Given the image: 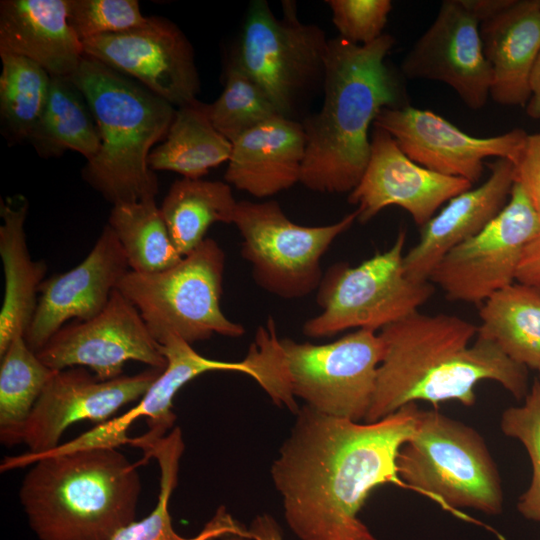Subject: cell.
Wrapping results in <instances>:
<instances>
[{
  "mask_svg": "<svg viewBox=\"0 0 540 540\" xmlns=\"http://www.w3.org/2000/svg\"><path fill=\"white\" fill-rule=\"evenodd\" d=\"M419 408L409 403L372 423L304 405L271 466L285 520L300 540H377L358 514L373 489L402 484L396 461L413 435Z\"/></svg>",
  "mask_w": 540,
  "mask_h": 540,
  "instance_id": "6da1fadb",
  "label": "cell"
},
{
  "mask_svg": "<svg viewBox=\"0 0 540 540\" xmlns=\"http://www.w3.org/2000/svg\"><path fill=\"white\" fill-rule=\"evenodd\" d=\"M477 332V326L458 316L418 311L382 328L383 355L364 422L379 421L416 401L434 406L458 401L471 407L475 386L485 380L525 399L527 368L479 335L469 345Z\"/></svg>",
  "mask_w": 540,
  "mask_h": 540,
  "instance_id": "7a4b0ae2",
  "label": "cell"
},
{
  "mask_svg": "<svg viewBox=\"0 0 540 540\" xmlns=\"http://www.w3.org/2000/svg\"><path fill=\"white\" fill-rule=\"evenodd\" d=\"M390 34L368 45L337 36L328 41L320 109L301 121L306 151L300 183L319 193H350L370 156L369 128L384 108L408 105L397 75L386 64Z\"/></svg>",
  "mask_w": 540,
  "mask_h": 540,
  "instance_id": "3957f363",
  "label": "cell"
},
{
  "mask_svg": "<svg viewBox=\"0 0 540 540\" xmlns=\"http://www.w3.org/2000/svg\"><path fill=\"white\" fill-rule=\"evenodd\" d=\"M33 464L19 499L39 540H112L136 520L141 479L117 448L6 457L1 471Z\"/></svg>",
  "mask_w": 540,
  "mask_h": 540,
  "instance_id": "277c9868",
  "label": "cell"
},
{
  "mask_svg": "<svg viewBox=\"0 0 540 540\" xmlns=\"http://www.w3.org/2000/svg\"><path fill=\"white\" fill-rule=\"evenodd\" d=\"M382 355L375 331L358 329L316 345L278 337L269 317L258 327L245 357L254 380L276 404L297 414L298 397L320 413L360 422L372 404Z\"/></svg>",
  "mask_w": 540,
  "mask_h": 540,
  "instance_id": "5b68a950",
  "label": "cell"
},
{
  "mask_svg": "<svg viewBox=\"0 0 540 540\" xmlns=\"http://www.w3.org/2000/svg\"><path fill=\"white\" fill-rule=\"evenodd\" d=\"M96 121L100 147L82 176L113 205L155 199L159 186L148 157L176 114L172 104L131 78L84 56L71 77Z\"/></svg>",
  "mask_w": 540,
  "mask_h": 540,
  "instance_id": "8992f818",
  "label": "cell"
},
{
  "mask_svg": "<svg viewBox=\"0 0 540 540\" xmlns=\"http://www.w3.org/2000/svg\"><path fill=\"white\" fill-rule=\"evenodd\" d=\"M396 467L402 483L447 507L502 512L501 479L484 439L436 410L419 409L415 431L400 448Z\"/></svg>",
  "mask_w": 540,
  "mask_h": 540,
  "instance_id": "52a82bcc",
  "label": "cell"
},
{
  "mask_svg": "<svg viewBox=\"0 0 540 540\" xmlns=\"http://www.w3.org/2000/svg\"><path fill=\"white\" fill-rule=\"evenodd\" d=\"M224 268V251L215 240L206 238L166 270H129L117 290L137 308L160 345L172 336L191 345L215 334L236 338L245 329L221 309Z\"/></svg>",
  "mask_w": 540,
  "mask_h": 540,
  "instance_id": "ba28073f",
  "label": "cell"
},
{
  "mask_svg": "<svg viewBox=\"0 0 540 540\" xmlns=\"http://www.w3.org/2000/svg\"><path fill=\"white\" fill-rule=\"evenodd\" d=\"M283 9L277 18L266 1H252L231 60L281 116L297 120L307 100L322 91L329 39L319 26L299 21L293 2Z\"/></svg>",
  "mask_w": 540,
  "mask_h": 540,
  "instance_id": "9c48e42d",
  "label": "cell"
},
{
  "mask_svg": "<svg viewBox=\"0 0 540 540\" xmlns=\"http://www.w3.org/2000/svg\"><path fill=\"white\" fill-rule=\"evenodd\" d=\"M405 242L406 230L402 229L388 250L357 266H331L317 289L321 311L304 323V335L323 338L352 328L381 330L416 312L432 296L434 287L405 274Z\"/></svg>",
  "mask_w": 540,
  "mask_h": 540,
  "instance_id": "30bf717a",
  "label": "cell"
},
{
  "mask_svg": "<svg viewBox=\"0 0 540 540\" xmlns=\"http://www.w3.org/2000/svg\"><path fill=\"white\" fill-rule=\"evenodd\" d=\"M355 221L354 211L332 224L303 226L291 221L274 200H242L233 224L241 234V255L251 265L255 282L271 294L297 299L317 291L323 255Z\"/></svg>",
  "mask_w": 540,
  "mask_h": 540,
  "instance_id": "8fae6325",
  "label": "cell"
},
{
  "mask_svg": "<svg viewBox=\"0 0 540 540\" xmlns=\"http://www.w3.org/2000/svg\"><path fill=\"white\" fill-rule=\"evenodd\" d=\"M540 234V220L514 183L510 199L478 234L449 251L430 275L452 301L479 304L510 285L526 245Z\"/></svg>",
  "mask_w": 540,
  "mask_h": 540,
  "instance_id": "7c38bea8",
  "label": "cell"
},
{
  "mask_svg": "<svg viewBox=\"0 0 540 540\" xmlns=\"http://www.w3.org/2000/svg\"><path fill=\"white\" fill-rule=\"evenodd\" d=\"M84 54L134 78L174 107L196 101L200 79L193 47L181 29L163 17L125 32L82 41Z\"/></svg>",
  "mask_w": 540,
  "mask_h": 540,
  "instance_id": "4fadbf2b",
  "label": "cell"
},
{
  "mask_svg": "<svg viewBox=\"0 0 540 540\" xmlns=\"http://www.w3.org/2000/svg\"><path fill=\"white\" fill-rule=\"evenodd\" d=\"M36 353L52 370L85 367L101 380L121 376L131 360L156 369L167 365L139 311L117 289L101 313L66 324Z\"/></svg>",
  "mask_w": 540,
  "mask_h": 540,
  "instance_id": "5bb4252c",
  "label": "cell"
},
{
  "mask_svg": "<svg viewBox=\"0 0 540 540\" xmlns=\"http://www.w3.org/2000/svg\"><path fill=\"white\" fill-rule=\"evenodd\" d=\"M373 125L389 133L415 163L472 184L481 178L488 157L515 164L528 137L519 128L497 136L475 137L432 111L409 105L382 109Z\"/></svg>",
  "mask_w": 540,
  "mask_h": 540,
  "instance_id": "9a60e30c",
  "label": "cell"
},
{
  "mask_svg": "<svg viewBox=\"0 0 540 540\" xmlns=\"http://www.w3.org/2000/svg\"><path fill=\"white\" fill-rule=\"evenodd\" d=\"M164 369L101 380L85 367L56 371L33 407L22 431L29 455L60 445L65 430L80 421L102 424L123 406L139 401Z\"/></svg>",
  "mask_w": 540,
  "mask_h": 540,
  "instance_id": "2e32d148",
  "label": "cell"
},
{
  "mask_svg": "<svg viewBox=\"0 0 540 540\" xmlns=\"http://www.w3.org/2000/svg\"><path fill=\"white\" fill-rule=\"evenodd\" d=\"M479 25L464 0L443 1L432 24L404 57L402 73L409 79L443 82L468 108H483L490 96L492 72Z\"/></svg>",
  "mask_w": 540,
  "mask_h": 540,
  "instance_id": "e0dca14e",
  "label": "cell"
},
{
  "mask_svg": "<svg viewBox=\"0 0 540 540\" xmlns=\"http://www.w3.org/2000/svg\"><path fill=\"white\" fill-rule=\"evenodd\" d=\"M161 346L167 359L165 369L149 387L138 404L123 415L98 424L77 438L51 451L65 452L90 447H114L130 443L139 446L159 440L172 430L176 419L173 399L194 378L211 371L241 372L253 378L250 363L206 358L179 337H169Z\"/></svg>",
  "mask_w": 540,
  "mask_h": 540,
  "instance_id": "ac0fdd59",
  "label": "cell"
},
{
  "mask_svg": "<svg viewBox=\"0 0 540 540\" xmlns=\"http://www.w3.org/2000/svg\"><path fill=\"white\" fill-rule=\"evenodd\" d=\"M370 141L365 171L348 195L361 223L388 206H398L417 225L424 226L442 204L472 188L466 179L442 175L415 163L380 127L374 126Z\"/></svg>",
  "mask_w": 540,
  "mask_h": 540,
  "instance_id": "d6986e66",
  "label": "cell"
},
{
  "mask_svg": "<svg viewBox=\"0 0 540 540\" xmlns=\"http://www.w3.org/2000/svg\"><path fill=\"white\" fill-rule=\"evenodd\" d=\"M129 270L117 237L106 225L79 265L45 279L40 286L37 307L24 335L30 349L38 352L70 321H86L101 313Z\"/></svg>",
  "mask_w": 540,
  "mask_h": 540,
  "instance_id": "ffe728a7",
  "label": "cell"
},
{
  "mask_svg": "<svg viewBox=\"0 0 540 540\" xmlns=\"http://www.w3.org/2000/svg\"><path fill=\"white\" fill-rule=\"evenodd\" d=\"M488 179L453 197L422 226L418 243L404 255L411 280L429 281L435 267L453 248L478 234L505 207L515 183V166L499 158L490 164Z\"/></svg>",
  "mask_w": 540,
  "mask_h": 540,
  "instance_id": "44dd1931",
  "label": "cell"
},
{
  "mask_svg": "<svg viewBox=\"0 0 540 540\" xmlns=\"http://www.w3.org/2000/svg\"><path fill=\"white\" fill-rule=\"evenodd\" d=\"M305 151L302 123L275 116L232 142L225 181L257 198L273 196L300 182Z\"/></svg>",
  "mask_w": 540,
  "mask_h": 540,
  "instance_id": "7402d4cb",
  "label": "cell"
},
{
  "mask_svg": "<svg viewBox=\"0 0 540 540\" xmlns=\"http://www.w3.org/2000/svg\"><path fill=\"white\" fill-rule=\"evenodd\" d=\"M479 29L492 72L490 97L501 105L526 106L540 54V0H507Z\"/></svg>",
  "mask_w": 540,
  "mask_h": 540,
  "instance_id": "603a6c76",
  "label": "cell"
},
{
  "mask_svg": "<svg viewBox=\"0 0 540 540\" xmlns=\"http://www.w3.org/2000/svg\"><path fill=\"white\" fill-rule=\"evenodd\" d=\"M0 53L26 57L52 77L71 78L85 54L69 22V0L1 1Z\"/></svg>",
  "mask_w": 540,
  "mask_h": 540,
  "instance_id": "cb8c5ba5",
  "label": "cell"
},
{
  "mask_svg": "<svg viewBox=\"0 0 540 540\" xmlns=\"http://www.w3.org/2000/svg\"><path fill=\"white\" fill-rule=\"evenodd\" d=\"M28 203L19 198L1 201L0 256L4 271V298L0 313V356L12 340L24 336L35 313L46 263L32 259L24 224Z\"/></svg>",
  "mask_w": 540,
  "mask_h": 540,
  "instance_id": "d4e9b609",
  "label": "cell"
},
{
  "mask_svg": "<svg viewBox=\"0 0 540 540\" xmlns=\"http://www.w3.org/2000/svg\"><path fill=\"white\" fill-rule=\"evenodd\" d=\"M145 460L155 458L160 467V490L155 508L143 519L122 528L112 540H241L251 533L224 508L219 509L204 528L192 538L179 535L169 514V500L177 485L180 459L184 451L182 432L174 427L165 437L140 445Z\"/></svg>",
  "mask_w": 540,
  "mask_h": 540,
  "instance_id": "484cf974",
  "label": "cell"
},
{
  "mask_svg": "<svg viewBox=\"0 0 540 540\" xmlns=\"http://www.w3.org/2000/svg\"><path fill=\"white\" fill-rule=\"evenodd\" d=\"M232 143L212 124L208 104L196 101L176 109L165 139L148 157L155 171H171L183 178L201 179L210 169L228 162Z\"/></svg>",
  "mask_w": 540,
  "mask_h": 540,
  "instance_id": "4316f807",
  "label": "cell"
},
{
  "mask_svg": "<svg viewBox=\"0 0 540 540\" xmlns=\"http://www.w3.org/2000/svg\"><path fill=\"white\" fill-rule=\"evenodd\" d=\"M477 335L494 342L509 358L540 366V288L510 284L484 301Z\"/></svg>",
  "mask_w": 540,
  "mask_h": 540,
  "instance_id": "83f0119b",
  "label": "cell"
},
{
  "mask_svg": "<svg viewBox=\"0 0 540 540\" xmlns=\"http://www.w3.org/2000/svg\"><path fill=\"white\" fill-rule=\"evenodd\" d=\"M237 203L227 182L182 178L171 185L160 210L184 257L206 239L212 224H233Z\"/></svg>",
  "mask_w": 540,
  "mask_h": 540,
  "instance_id": "f1b7e54d",
  "label": "cell"
},
{
  "mask_svg": "<svg viewBox=\"0 0 540 540\" xmlns=\"http://www.w3.org/2000/svg\"><path fill=\"white\" fill-rule=\"evenodd\" d=\"M45 155L65 150L78 152L91 160L100 147L96 121L81 91L71 78L52 77L43 116L30 140Z\"/></svg>",
  "mask_w": 540,
  "mask_h": 540,
  "instance_id": "f546056e",
  "label": "cell"
},
{
  "mask_svg": "<svg viewBox=\"0 0 540 540\" xmlns=\"http://www.w3.org/2000/svg\"><path fill=\"white\" fill-rule=\"evenodd\" d=\"M107 225L117 237L130 271L156 273L183 258L155 199L113 205Z\"/></svg>",
  "mask_w": 540,
  "mask_h": 540,
  "instance_id": "4dcf8cb0",
  "label": "cell"
},
{
  "mask_svg": "<svg viewBox=\"0 0 540 540\" xmlns=\"http://www.w3.org/2000/svg\"><path fill=\"white\" fill-rule=\"evenodd\" d=\"M56 371L30 349L24 336L15 337L1 356L0 440L6 446L22 442V431L48 381Z\"/></svg>",
  "mask_w": 540,
  "mask_h": 540,
  "instance_id": "1f68e13d",
  "label": "cell"
},
{
  "mask_svg": "<svg viewBox=\"0 0 540 540\" xmlns=\"http://www.w3.org/2000/svg\"><path fill=\"white\" fill-rule=\"evenodd\" d=\"M0 116L14 140H30L50 94L52 76L32 60L0 53Z\"/></svg>",
  "mask_w": 540,
  "mask_h": 540,
  "instance_id": "d6a6232c",
  "label": "cell"
},
{
  "mask_svg": "<svg viewBox=\"0 0 540 540\" xmlns=\"http://www.w3.org/2000/svg\"><path fill=\"white\" fill-rule=\"evenodd\" d=\"M214 127L231 143L248 130L280 115L265 92L235 62L229 63L224 89L208 105Z\"/></svg>",
  "mask_w": 540,
  "mask_h": 540,
  "instance_id": "836d02e7",
  "label": "cell"
},
{
  "mask_svg": "<svg viewBox=\"0 0 540 540\" xmlns=\"http://www.w3.org/2000/svg\"><path fill=\"white\" fill-rule=\"evenodd\" d=\"M502 432L518 440L532 466L528 489L520 496L517 509L526 519L540 522V380L532 384L521 406L506 409L500 422Z\"/></svg>",
  "mask_w": 540,
  "mask_h": 540,
  "instance_id": "e575fe53",
  "label": "cell"
},
{
  "mask_svg": "<svg viewBox=\"0 0 540 540\" xmlns=\"http://www.w3.org/2000/svg\"><path fill=\"white\" fill-rule=\"evenodd\" d=\"M137 0H69V22L81 41L144 24Z\"/></svg>",
  "mask_w": 540,
  "mask_h": 540,
  "instance_id": "d590c367",
  "label": "cell"
},
{
  "mask_svg": "<svg viewBox=\"0 0 540 540\" xmlns=\"http://www.w3.org/2000/svg\"><path fill=\"white\" fill-rule=\"evenodd\" d=\"M339 37L356 45L379 39L392 10L390 0H327Z\"/></svg>",
  "mask_w": 540,
  "mask_h": 540,
  "instance_id": "8d00e7d4",
  "label": "cell"
},
{
  "mask_svg": "<svg viewBox=\"0 0 540 540\" xmlns=\"http://www.w3.org/2000/svg\"><path fill=\"white\" fill-rule=\"evenodd\" d=\"M514 166L515 182L526 193L540 220V132L528 134Z\"/></svg>",
  "mask_w": 540,
  "mask_h": 540,
  "instance_id": "74e56055",
  "label": "cell"
},
{
  "mask_svg": "<svg viewBox=\"0 0 540 540\" xmlns=\"http://www.w3.org/2000/svg\"><path fill=\"white\" fill-rule=\"evenodd\" d=\"M515 280L525 285L540 288V234L526 245Z\"/></svg>",
  "mask_w": 540,
  "mask_h": 540,
  "instance_id": "f35d334b",
  "label": "cell"
},
{
  "mask_svg": "<svg viewBox=\"0 0 540 540\" xmlns=\"http://www.w3.org/2000/svg\"><path fill=\"white\" fill-rule=\"evenodd\" d=\"M526 113L540 120V54L530 76V98L526 104Z\"/></svg>",
  "mask_w": 540,
  "mask_h": 540,
  "instance_id": "ab89813d",
  "label": "cell"
},
{
  "mask_svg": "<svg viewBox=\"0 0 540 540\" xmlns=\"http://www.w3.org/2000/svg\"><path fill=\"white\" fill-rule=\"evenodd\" d=\"M538 371H539V380H540V366H539V368H538Z\"/></svg>",
  "mask_w": 540,
  "mask_h": 540,
  "instance_id": "60d3db41",
  "label": "cell"
}]
</instances>
